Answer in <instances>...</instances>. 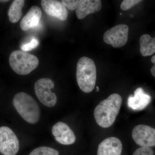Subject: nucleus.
I'll return each mask as SVG.
<instances>
[{"mask_svg": "<svg viewBox=\"0 0 155 155\" xmlns=\"http://www.w3.org/2000/svg\"><path fill=\"white\" fill-rule=\"evenodd\" d=\"M122 101L120 95L114 94L101 102L95 108L94 113L97 124L103 128L112 126L119 114Z\"/></svg>", "mask_w": 155, "mask_h": 155, "instance_id": "f257e3e1", "label": "nucleus"}, {"mask_svg": "<svg viewBox=\"0 0 155 155\" xmlns=\"http://www.w3.org/2000/svg\"><path fill=\"white\" fill-rule=\"evenodd\" d=\"M76 79L78 84L84 92H91L95 86L97 70L93 60L83 57L78 60L76 67Z\"/></svg>", "mask_w": 155, "mask_h": 155, "instance_id": "f03ea898", "label": "nucleus"}, {"mask_svg": "<svg viewBox=\"0 0 155 155\" xmlns=\"http://www.w3.org/2000/svg\"><path fill=\"white\" fill-rule=\"evenodd\" d=\"M14 107L22 119L30 124H35L40 117L39 107L32 97L23 92L14 96L13 100Z\"/></svg>", "mask_w": 155, "mask_h": 155, "instance_id": "7ed1b4c3", "label": "nucleus"}, {"mask_svg": "<svg viewBox=\"0 0 155 155\" xmlns=\"http://www.w3.org/2000/svg\"><path fill=\"white\" fill-rule=\"evenodd\" d=\"M9 61L12 69L19 75H28L36 69L39 64L38 59L36 56L22 50L12 52Z\"/></svg>", "mask_w": 155, "mask_h": 155, "instance_id": "20e7f679", "label": "nucleus"}, {"mask_svg": "<svg viewBox=\"0 0 155 155\" xmlns=\"http://www.w3.org/2000/svg\"><path fill=\"white\" fill-rule=\"evenodd\" d=\"M54 87V83L50 78H42L35 82V91L38 98L46 107H53L57 102V97L51 91Z\"/></svg>", "mask_w": 155, "mask_h": 155, "instance_id": "39448f33", "label": "nucleus"}, {"mask_svg": "<svg viewBox=\"0 0 155 155\" xmlns=\"http://www.w3.org/2000/svg\"><path fill=\"white\" fill-rule=\"evenodd\" d=\"M19 143L17 136L7 126L0 127V153L5 155H16Z\"/></svg>", "mask_w": 155, "mask_h": 155, "instance_id": "423d86ee", "label": "nucleus"}, {"mask_svg": "<svg viewBox=\"0 0 155 155\" xmlns=\"http://www.w3.org/2000/svg\"><path fill=\"white\" fill-rule=\"evenodd\" d=\"M129 28L127 25L120 24L107 31L104 35V41L106 43L115 48H121L125 45L128 40Z\"/></svg>", "mask_w": 155, "mask_h": 155, "instance_id": "0eeeda50", "label": "nucleus"}, {"mask_svg": "<svg viewBox=\"0 0 155 155\" xmlns=\"http://www.w3.org/2000/svg\"><path fill=\"white\" fill-rule=\"evenodd\" d=\"M132 137L137 144L141 147L155 146V128L145 125H137L133 128Z\"/></svg>", "mask_w": 155, "mask_h": 155, "instance_id": "6e6552de", "label": "nucleus"}, {"mask_svg": "<svg viewBox=\"0 0 155 155\" xmlns=\"http://www.w3.org/2000/svg\"><path fill=\"white\" fill-rule=\"evenodd\" d=\"M52 133L56 141L61 144L68 145L73 144L76 140L74 132L70 127L63 122H58L52 128Z\"/></svg>", "mask_w": 155, "mask_h": 155, "instance_id": "1a4fd4ad", "label": "nucleus"}, {"mask_svg": "<svg viewBox=\"0 0 155 155\" xmlns=\"http://www.w3.org/2000/svg\"><path fill=\"white\" fill-rule=\"evenodd\" d=\"M41 5L48 15L56 17L61 21H65L68 17V11L62 2L54 0H42Z\"/></svg>", "mask_w": 155, "mask_h": 155, "instance_id": "9d476101", "label": "nucleus"}, {"mask_svg": "<svg viewBox=\"0 0 155 155\" xmlns=\"http://www.w3.org/2000/svg\"><path fill=\"white\" fill-rule=\"evenodd\" d=\"M122 142L116 137H108L99 145L97 155H121Z\"/></svg>", "mask_w": 155, "mask_h": 155, "instance_id": "9b49d317", "label": "nucleus"}, {"mask_svg": "<svg viewBox=\"0 0 155 155\" xmlns=\"http://www.w3.org/2000/svg\"><path fill=\"white\" fill-rule=\"evenodd\" d=\"M151 101L150 96L144 93L143 90L139 87L134 91L133 96H130L128 97L127 106L133 110H141L149 104Z\"/></svg>", "mask_w": 155, "mask_h": 155, "instance_id": "f8f14e48", "label": "nucleus"}, {"mask_svg": "<svg viewBox=\"0 0 155 155\" xmlns=\"http://www.w3.org/2000/svg\"><path fill=\"white\" fill-rule=\"evenodd\" d=\"M42 12L41 9L37 6L30 8L20 22V28L24 31L36 27L41 19Z\"/></svg>", "mask_w": 155, "mask_h": 155, "instance_id": "ddd939ff", "label": "nucleus"}, {"mask_svg": "<svg viewBox=\"0 0 155 155\" xmlns=\"http://www.w3.org/2000/svg\"><path fill=\"white\" fill-rule=\"evenodd\" d=\"M102 8L101 1L100 0H83L76 10L78 19H84L88 14L101 11Z\"/></svg>", "mask_w": 155, "mask_h": 155, "instance_id": "4468645a", "label": "nucleus"}, {"mask_svg": "<svg viewBox=\"0 0 155 155\" xmlns=\"http://www.w3.org/2000/svg\"><path fill=\"white\" fill-rule=\"evenodd\" d=\"M140 54L143 57L152 55L155 53V37L148 34L142 35L140 39Z\"/></svg>", "mask_w": 155, "mask_h": 155, "instance_id": "2eb2a0df", "label": "nucleus"}, {"mask_svg": "<svg viewBox=\"0 0 155 155\" xmlns=\"http://www.w3.org/2000/svg\"><path fill=\"white\" fill-rule=\"evenodd\" d=\"M24 4L25 1L23 0H15L12 2L8 12L10 22L15 23L19 21L22 16V9Z\"/></svg>", "mask_w": 155, "mask_h": 155, "instance_id": "dca6fc26", "label": "nucleus"}, {"mask_svg": "<svg viewBox=\"0 0 155 155\" xmlns=\"http://www.w3.org/2000/svg\"><path fill=\"white\" fill-rule=\"evenodd\" d=\"M58 150L52 148L41 147L37 148L31 152L29 155H59Z\"/></svg>", "mask_w": 155, "mask_h": 155, "instance_id": "f3484780", "label": "nucleus"}, {"mask_svg": "<svg viewBox=\"0 0 155 155\" xmlns=\"http://www.w3.org/2000/svg\"><path fill=\"white\" fill-rule=\"evenodd\" d=\"M39 45L38 40L35 38L33 37L29 42L23 44L21 46L22 51L27 52L31 51L37 47Z\"/></svg>", "mask_w": 155, "mask_h": 155, "instance_id": "a211bd4d", "label": "nucleus"}, {"mask_svg": "<svg viewBox=\"0 0 155 155\" xmlns=\"http://www.w3.org/2000/svg\"><path fill=\"white\" fill-rule=\"evenodd\" d=\"M82 1L80 0H63L62 1V3L69 10L74 11L77 10Z\"/></svg>", "mask_w": 155, "mask_h": 155, "instance_id": "6ab92c4d", "label": "nucleus"}, {"mask_svg": "<svg viewBox=\"0 0 155 155\" xmlns=\"http://www.w3.org/2000/svg\"><path fill=\"white\" fill-rule=\"evenodd\" d=\"M142 2L140 0H125L121 4L120 8L123 11H127Z\"/></svg>", "mask_w": 155, "mask_h": 155, "instance_id": "aec40b11", "label": "nucleus"}, {"mask_svg": "<svg viewBox=\"0 0 155 155\" xmlns=\"http://www.w3.org/2000/svg\"><path fill=\"white\" fill-rule=\"evenodd\" d=\"M132 155H154V152L150 147H141L136 150Z\"/></svg>", "mask_w": 155, "mask_h": 155, "instance_id": "412c9836", "label": "nucleus"}, {"mask_svg": "<svg viewBox=\"0 0 155 155\" xmlns=\"http://www.w3.org/2000/svg\"><path fill=\"white\" fill-rule=\"evenodd\" d=\"M152 63L153 64L152 68H151L150 72L153 76L155 78V55L153 56L151 60Z\"/></svg>", "mask_w": 155, "mask_h": 155, "instance_id": "4be33fe9", "label": "nucleus"}, {"mask_svg": "<svg viewBox=\"0 0 155 155\" xmlns=\"http://www.w3.org/2000/svg\"><path fill=\"white\" fill-rule=\"evenodd\" d=\"M99 91V88L97 86L96 87V91Z\"/></svg>", "mask_w": 155, "mask_h": 155, "instance_id": "5701e85b", "label": "nucleus"}, {"mask_svg": "<svg viewBox=\"0 0 155 155\" xmlns=\"http://www.w3.org/2000/svg\"><path fill=\"white\" fill-rule=\"evenodd\" d=\"M8 2V1H0V2Z\"/></svg>", "mask_w": 155, "mask_h": 155, "instance_id": "b1692460", "label": "nucleus"}, {"mask_svg": "<svg viewBox=\"0 0 155 155\" xmlns=\"http://www.w3.org/2000/svg\"><path fill=\"white\" fill-rule=\"evenodd\" d=\"M122 13H120V15H122Z\"/></svg>", "mask_w": 155, "mask_h": 155, "instance_id": "393cba45", "label": "nucleus"}]
</instances>
